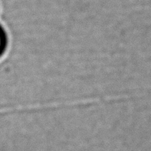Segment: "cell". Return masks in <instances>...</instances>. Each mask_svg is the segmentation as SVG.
<instances>
[{"mask_svg":"<svg viewBox=\"0 0 151 151\" xmlns=\"http://www.w3.org/2000/svg\"><path fill=\"white\" fill-rule=\"evenodd\" d=\"M1 45H2V39H1V37H0V47H1Z\"/></svg>","mask_w":151,"mask_h":151,"instance_id":"6da1fadb","label":"cell"}]
</instances>
